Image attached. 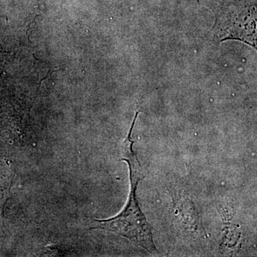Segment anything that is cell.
<instances>
[{
	"mask_svg": "<svg viewBox=\"0 0 257 257\" xmlns=\"http://www.w3.org/2000/svg\"><path fill=\"white\" fill-rule=\"evenodd\" d=\"M138 115L139 111H137L127 137L122 145L121 160L127 163L130 170V192L127 202L118 215L102 220L94 219L90 224V229L104 230L114 233L145 248L149 253L157 254L159 251L153 240L151 224L140 209L137 197L139 182L145 177V171L134 150L135 142L132 138Z\"/></svg>",
	"mask_w": 257,
	"mask_h": 257,
	"instance_id": "6da1fadb",
	"label": "cell"
}]
</instances>
